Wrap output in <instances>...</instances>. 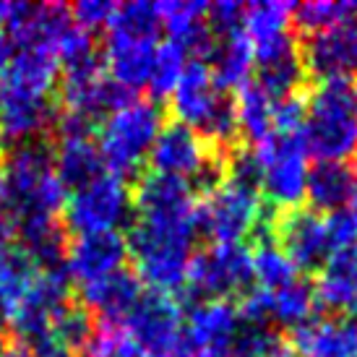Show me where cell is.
<instances>
[{
    "label": "cell",
    "mask_w": 357,
    "mask_h": 357,
    "mask_svg": "<svg viewBox=\"0 0 357 357\" xmlns=\"http://www.w3.org/2000/svg\"><path fill=\"white\" fill-rule=\"evenodd\" d=\"M199 238L196 206L144 208L128 229V258L136 261V277L149 289L175 295L185 287V274Z\"/></svg>",
    "instance_id": "1"
},
{
    "label": "cell",
    "mask_w": 357,
    "mask_h": 357,
    "mask_svg": "<svg viewBox=\"0 0 357 357\" xmlns=\"http://www.w3.org/2000/svg\"><path fill=\"white\" fill-rule=\"evenodd\" d=\"M159 34H162V21L157 3L149 0L118 3V10L105 29V42L100 50L109 79L130 94L146 89L154 52L159 47Z\"/></svg>",
    "instance_id": "2"
},
{
    "label": "cell",
    "mask_w": 357,
    "mask_h": 357,
    "mask_svg": "<svg viewBox=\"0 0 357 357\" xmlns=\"http://www.w3.org/2000/svg\"><path fill=\"white\" fill-rule=\"evenodd\" d=\"M3 206L10 222H24L34 217H58L68 190L55 175L52 149L42 139L16 144L3 159Z\"/></svg>",
    "instance_id": "3"
},
{
    "label": "cell",
    "mask_w": 357,
    "mask_h": 357,
    "mask_svg": "<svg viewBox=\"0 0 357 357\" xmlns=\"http://www.w3.org/2000/svg\"><path fill=\"white\" fill-rule=\"evenodd\" d=\"M175 120L196 130L214 149H232L238 141V115L232 94L219 86L204 60H188L178 86L169 94Z\"/></svg>",
    "instance_id": "4"
},
{
    "label": "cell",
    "mask_w": 357,
    "mask_h": 357,
    "mask_svg": "<svg viewBox=\"0 0 357 357\" xmlns=\"http://www.w3.org/2000/svg\"><path fill=\"white\" fill-rule=\"evenodd\" d=\"M307 157L316 162H349L357 157V91L352 84H316L305 102L300 130Z\"/></svg>",
    "instance_id": "5"
},
{
    "label": "cell",
    "mask_w": 357,
    "mask_h": 357,
    "mask_svg": "<svg viewBox=\"0 0 357 357\" xmlns=\"http://www.w3.org/2000/svg\"><path fill=\"white\" fill-rule=\"evenodd\" d=\"M162 126H165V115L154 100L133 97L112 115H107L97 133V146H100L105 169L123 180L139 175L149 162V151Z\"/></svg>",
    "instance_id": "6"
},
{
    "label": "cell",
    "mask_w": 357,
    "mask_h": 357,
    "mask_svg": "<svg viewBox=\"0 0 357 357\" xmlns=\"http://www.w3.org/2000/svg\"><path fill=\"white\" fill-rule=\"evenodd\" d=\"M264 199L261 193L232 180H225L196 204V229L211 240V245H238L250 235L266 229Z\"/></svg>",
    "instance_id": "7"
},
{
    "label": "cell",
    "mask_w": 357,
    "mask_h": 357,
    "mask_svg": "<svg viewBox=\"0 0 357 357\" xmlns=\"http://www.w3.org/2000/svg\"><path fill=\"white\" fill-rule=\"evenodd\" d=\"M141 357H196V349L185 334L183 305L175 295L144 289L139 303L123 318Z\"/></svg>",
    "instance_id": "8"
},
{
    "label": "cell",
    "mask_w": 357,
    "mask_h": 357,
    "mask_svg": "<svg viewBox=\"0 0 357 357\" xmlns=\"http://www.w3.org/2000/svg\"><path fill=\"white\" fill-rule=\"evenodd\" d=\"M146 165H151V172L185 180L206 193L222 183V154L178 120L162 126Z\"/></svg>",
    "instance_id": "9"
},
{
    "label": "cell",
    "mask_w": 357,
    "mask_h": 357,
    "mask_svg": "<svg viewBox=\"0 0 357 357\" xmlns=\"http://www.w3.org/2000/svg\"><path fill=\"white\" fill-rule=\"evenodd\" d=\"M133 214L136 204L128 180L105 172L84 188L70 190L63 206V227L73 229L76 235L120 232L133 222Z\"/></svg>",
    "instance_id": "10"
},
{
    "label": "cell",
    "mask_w": 357,
    "mask_h": 357,
    "mask_svg": "<svg viewBox=\"0 0 357 357\" xmlns=\"http://www.w3.org/2000/svg\"><path fill=\"white\" fill-rule=\"evenodd\" d=\"M261 162V199L279 211L298 208L305 201L307 151L300 136L271 133L266 141L253 146Z\"/></svg>",
    "instance_id": "11"
},
{
    "label": "cell",
    "mask_w": 357,
    "mask_h": 357,
    "mask_svg": "<svg viewBox=\"0 0 357 357\" xmlns=\"http://www.w3.org/2000/svg\"><path fill=\"white\" fill-rule=\"evenodd\" d=\"M185 284L196 300H232L253 284L248 245H206L188 264Z\"/></svg>",
    "instance_id": "12"
},
{
    "label": "cell",
    "mask_w": 357,
    "mask_h": 357,
    "mask_svg": "<svg viewBox=\"0 0 357 357\" xmlns=\"http://www.w3.org/2000/svg\"><path fill=\"white\" fill-rule=\"evenodd\" d=\"M58 107L52 94L29 86L26 81L0 70V133L6 141L26 144L42 139L45 130H52Z\"/></svg>",
    "instance_id": "13"
},
{
    "label": "cell",
    "mask_w": 357,
    "mask_h": 357,
    "mask_svg": "<svg viewBox=\"0 0 357 357\" xmlns=\"http://www.w3.org/2000/svg\"><path fill=\"white\" fill-rule=\"evenodd\" d=\"M70 303V279L58 271H40L31 287L10 305L8 328L21 344H34L50 334L55 316Z\"/></svg>",
    "instance_id": "14"
},
{
    "label": "cell",
    "mask_w": 357,
    "mask_h": 357,
    "mask_svg": "<svg viewBox=\"0 0 357 357\" xmlns=\"http://www.w3.org/2000/svg\"><path fill=\"white\" fill-rule=\"evenodd\" d=\"M268 232L298 271H321L334 256L324 214L313 208L298 206L279 211V217L268 225Z\"/></svg>",
    "instance_id": "15"
},
{
    "label": "cell",
    "mask_w": 357,
    "mask_h": 357,
    "mask_svg": "<svg viewBox=\"0 0 357 357\" xmlns=\"http://www.w3.org/2000/svg\"><path fill=\"white\" fill-rule=\"evenodd\" d=\"M305 76L303 52L292 29L253 45V84L274 102L295 97Z\"/></svg>",
    "instance_id": "16"
},
{
    "label": "cell",
    "mask_w": 357,
    "mask_h": 357,
    "mask_svg": "<svg viewBox=\"0 0 357 357\" xmlns=\"http://www.w3.org/2000/svg\"><path fill=\"white\" fill-rule=\"evenodd\" d=\"M300 52L305 73L318 84H352L357 79V19L310 34Z\"/></svg>",
    "instance_id": "17"
},
{
    "label": "cell",
    "mask_w": 357,
    "mask_h": 357,
    "mask_svg": "<svg viewBox=\"0 0 357 357\" xmlns=\"http://www.w3.org/2000/svg\"><path fill=\"white\" fill-rule=\"evenodd\" d=\"M73 26L70 10L63 3H10L6 37L16 50H58V42Z\"/></svg>",
    "instance_id": "18"
},
{
    "label": "cell",
    "mask_w": 357,
    "mask_h": 357,
    "mask_svg": "<svg viewBox=\"0 0 357 357\" xmlns=\"http://www.w3.org/2000/svg\"><path fill=\"white\" fill-rule=\"evenodd\" d=\"M128 264V240L123 232H89L68 243L63 271L70 282L89 284L115 274Z\"/></svg>",
    "instance_id": "19"
},
{
    "label": "cell",
    "mask_w": 357,
    "mask_h": 357,
    "mask_svg": "<svg viewBox=\"0 0 357 357\" xmlns=\"http://www.w3.org/2000/svg\"><path fill=\"white\" fill-rule=\"evenodd\" d=\"M133 100L128 89H123L120 84L107 76V70L76 76V79H60V102L63 112L79 115L86 123H97L120 109L126 102Z\"/></svg>",
    "instance_id": "20"
},
{
    "label": "cell",
    "mask_w": 357,
    "mask_h": 357,
    "mask_svg": "<svg viewBox=\"0 0 357 357\" xmlns=\"http://www.w3.org/2000/svg\"><path fill=\"white\" fill-rule=\"evenodd\" d=\"M185 316V334L196 352H227L243 328L232 300H193Z\"/></svg>",
    "instance_id": "21"
},
{
    "label": "cell",
    "mask_w": 357,
    "mask_h": 357,
    "mask_svg": "<svg viewBox=\"0 0 357 357\" xmlns=\"http://www.w3.org/2000/svg\"><path fill=\"white\" fill-rule=\"evenodd\" d=\"M289 344L298 357H357V321L316 313L292 328Z\"/></svg>",
    "instance_id": "22"
},
{
    "label": "cell",
    "mask_w": 357,
    "mask_h": 357,
    "mask_svg": "<svg viewBox=\"0 0 357 357\" xmlns=\"http://www.w3.org/2000/svg\"><path fill=\"white\" fill-rule=\"evenodd\" d=\"M208 3L201 0H165L157 3L162 31L169 42L180 45L190 60H206L214 37L206 26Z\"/></svg>",
    "instance_id": "23"
},
{
    "label": "cell",
    "mask_w": 357,
    "mask_h": 357,
    "mask_svg": "<svg viewBox=\"0 0 357 357\" xmlns=\"http://www.w3.org/2000/svg\"><path fill=\"white\" fill-rule=\"evenodd\" d=\"M316 289L318 305L331 310L334 316L357 321V243L337 250L318 271Z\"/></svg>",
    "instance_id": "24"
},
{
    "label": "cell",
    "mask_w": 357,
    "mask_h": 357,
    "mask_svg": "<svg viewBox=\"0 0 357 357\" xmlns=\"http://www.w3.org/2000/svg\"><path fill=\"white\" fill-rule=\"evenodd\" d=\"M144 295V284L136 271L120 268L105 279L81 284V300L91 316H100L105 324H123L133 305Z\"/></svg>",
    "instance_id": "25"
},
{
    "label": "cell",
    "mask_w": 357,
    "mask_h": 357,
    "mask_svg": "<svg viewBox=\"0 0 357 357\" xmlns=\"http://www.w3.org/2000/svg\"><path fill=\"white\" fill-rule=\"evenodd\" d=\"M13 235H19V248L29 258L37 271H58L63 268L68 238L58 217H34L13 225Z\"/></svg>",
    "instance_id": "26"
},
{
    "label": "cell",
    "mask_w": 357,
    "mask_h": 357,
    "mask_svg": "<svg viewBox=\"0 0 357 357\" xmlns=\"http://www.w3.org/2000/svg\"><path fill=\"white\" fill-rule=\"evenodd\" d=\"M52 165H55V175L66 190L84 188L86 183L107 172L94 136H63V139H58V146L52 149Z\"/></svg>",
    "instance_id": "27"
},
{
    "label": "cell",
    "mask_w": 357,
    "mask_h": 357,
    "mask_svg": "<svg viewBox=\"0 0 357 357\" xmlns=\"http://www.w3.org/2000/svg\"><path fill=\"white\" fill-rule=\"evenodd\" d=\"M204 63L225 91L243 89L248 81H253V45L243 29L214 37V45Z\"/></svg>",
    "instance_id": "28"
},
{
    "label": "cell",
    "mask_w": 357,
    "mask_h": 357,
    "mask_svg": "<svg viewBox=\"0 0 357 357\" xmlns=\"http://www.w3.org/2000/svg\"><path fill=\"white\" fill-rule=\"evenodd\" d=\"M352 180L355 172L347 162H316L307 169L305 199L313 211L331 214L347 208L352 201Z\"/></svg>",
    "instance_id": "29"
},
{
    "label": "cell",
    "mask_w": 357,
    "mask_h": 357,
    "mask_svg": "<svg viewBox=\"0 0 357 357\" xmlns=\"http://www.w3.org/2000/svg\"><path fill=\"white\" fill-rule=\"evenodd\" d=\"M261 289V287H258ZM264 292V305H266V324L268 326L298 328L305 321L316 316V289L303 277H295L292 282L282 284L277 289H261Z\"/></svg>",
    "instance_id": "30"
},
{
    "label": "cell",
    "mask_w": 357,
    "mask_h": 357,
    "mask_svg": "<svg viewBox=\"0 0 357 357\" xmlns=\"http://www.w3.org/2000/svg\"><path fill=\"white\" fill-rule=\"evenodd\" d=\"M238 133L248 139L250 146H258L274 133V100L266 97L253 81H248L235 97Z\"/></svg>",
    "instance_id": "31"
},
{
    "label": "cell",
    "mask_w": 357,
    "mask_h": 357,
    "mask_svg": "<svg viewBox=\"0 0 357 357\" xmlns=\"http://www.w3.org/2000/svg\"><path fill=\"white\" fill-rule=\"evenodd\" d=\"M250 266H253V282L261 289H277L300 277L298 268L292 266V261L274 243L271 232L261 235L256 240V245L250 248Z\"/></svg>",
    "instance_id": "32"
},
{
    "label": "cell",
    "mask_w": 357,
    "mask_h": 357,
    "mask_svg": "<svg viewBox=\"0 0 357 357\" xmlns=\"http://www.w3.org/2000/svg\"><path fill=\"white\" fill-rule=\"evenodd\" d=\"M292 10L295 6L287 0H256L248 3L243 10V31L256 45L261 40L277 37L282 31H289L292 26Z\"/></svg>",
    "instance_id": "33"
},
{
    "label": "cell",
    "mask_w": 357,
    "mask_h": 357,
    "mask_svg": "<svg viewBox=\"0 0 357 357\" xmlns=\"http://www.w3.org/2000/svg\"><path fill=\"white\" fill-rule=\"evenodd\" d=\"M352 19H357V0H307L292 10V26L307 37Z\"/></svg>",
    "instance_id": "34"
},
{
    "label": "cell",
    "mask_w": 357,
    "mask_h": 357,
    "mask_svg": "<svg viewBox=\"0 0 357 357\" xmlns=\"http://www.w3.org/2000/svg\"><path fill=\"white\" fill-rule=\"evenodd\" d=\"M188 60V52L183 50L180 45L169 40L159 42L157 52H154V63H151L149 81H146V89H149L151 100H169V94L178 86Z\"/></svg>",
    "instance_id": "35"
},
{
    "label": "cell",
    "mask_w": 357,
    "mask_h": 357,
    "mask_svg": "<svg viewBox=\"0 0 357 357\" xmlns=\"http://www.w3.org/2000/svg\"><path fill=\"white\" fill-rule=\"evenodd\" d=\"M229 357H298L287 339L271 326H245L235 337Z\"/></svg>",
    "instance_id": "36"
},
{
    "label": "cell",
    "mask_w": 357,
    "mask_h": 357,
    "mask_svg": "<svg viewBox=\"0 0 357 357\" xmlns=\"http://www.w3.org/2000/svg\"><path fill=\"white\" fill-rule=\"evenodd\" d=\"M37 274L40 271L34 268L29 258L24 256L21 248L8 245L6 250H0V300L13 305L31 287Z\"/></svg>",
    "instance_id": "37"
},
{
    "label": "cell",
    "mask_w": 357,
    "mask_h": 357,
    "mask_svg": "<svg viewBox=\"0 0 357 357\" xmlns=\"http://www.w3.org/2000/svg\"><path fill=\"white\" fill-rule=\"evenodd\" d=\"M94 326H97V324H94V316H91L86 307L76 305V303H68V305L55 316L47 337L58 339L60 344H66V347L79 352V349L86 347V342H89L91 334H94Z\"/></svg>",
    "instance_id": "38"
},
{
    "label": "cell",
    "mask_w": 357,
    "mask_h": 357,
    "mask_svg": "<svg viewBox=\"0 0 357 357\" xmlns=\"http://www.w3.org/2000/svg\"><path fill=\"white\" fill-rule=\"evenodd\" d=\"M81 352H84L81 357H141L139 347L133 344L123 324H105V321L94 326V334Z\"/></svg>",
    "instance_id": "39"
},
{
    "label": "cell",
    "mask_w": 357,
    "mask_h": 357,
    "mask_svg": "<svg viewBox=\"0 0 357 357\" xmlns=\"http://www.w3.org/2000/svg\"><path fill=\"white\" fill-rule=\"evenodd\" d=\"M68 10L73 26L94 34V31L107 29L115 10H118V3H112V0H79V3L68 6Z\"/></svg>",
    "instance_id": "40"
},
{
    "label": "cell",
    "mask_w": 357,
    "mask_h": 357,
    "mask_svg": "<svg viewBox=\"0 0 357 357\" xmlns=\"http://www.w3.org/2000/svg\"><path fill=\"white\" fill-rule=\"evenodd\" d=\"M243 10H245V3H238V0L208 3L206 26L211 31V37H225V34L243 29Z\"/></svg>",
    "instance_id": "41"
},
{
    "label": "cell",
    "mask_w": 357,
    "mask_h": 357,
    "mask_svg": "<svg viewBox=\"0 0 357 357\" xmlns=\"http://www.w3.org/2000/svg\"><path fill=\"white\" fill-rule=\"evenodd\" d=\"M324 222H326V235L334 253L357 243V211H352L349 206L324 214Z\"/></svg>",
    "instance_id": "42"
},
{
    "label": "cell",
    "mask_w": 357,
    "mask_h": 357,
    "mask_svg": "<svg viewBox=\"0 0 357 357\" xmlns=\"http://www.w3.org/2000/svg\"><path fill=\"white\" fill-rule=\"evenodd\" d=\"M303 123H305V100L300 94L274 102V133L300 136Z\"/></svg>",
    "instance_id": "43"
},
{
    "label": "cell",
    "mask_w": 357,
    "mask_h": 357,
    "mask_svg": "<svg viewBox=\"0 0 357 357\" xmlns=\"http://www.w3.org/2000/svg\"><path fill=\"white\" fill-rule=\"evenodd\" d=\"M29 347H31V352H34V357H81L76 349L60 344L58 339H52V337H42L40 342H34Z\"/></svg>",
    "instance_id": "44"
},
{
    "label": "cell",
    "mask_w": 357,
    "mask_h": 357,
    "mask_svg": "<svg viewBox=\"0 0 357 357\" xmlns=\"http://www.w3.org/2000/svg\"><path fill=\"white\" fill-rule=\"evenodd\" d=\"M13 240V222H10L6 206H0V250H6Z\"/></svg>",
    "instance_id": "45"
},
{
    "label": "cell",
    "mask_w": 357,
    "mask_h": 357,
    "mask_svg": "<svg viewBox=\"0 0 357 357\" xmlns=\"http://www.w3.org/2000/svg\"><path fill=\"white\" fill-rule=\"evenodd\" d=\"M3 357H34V352H31L29 344H21V342H16V344L3 347Z\"/></svg>",
    "instance_id": "46"
},
{
    "label": "cell",
    "mask_w": 357,
    "mask_h": 357,
    "mask_svg": "<svg viewBox=\"0 0 357 357\" xmlns=\"http://www.w3.org/2000/svg\"><path fill=\"white\" fill-rule=\"evenodd\" d=\"M10 55H13V47H10L8 37H6V31L0 29V70L8 66Z\"/></svg>",
    "instance_id": "47"
},
{
    "label": "cell",
    "mask_w": 357,
    "mask_h": 357,
    "mask_svg": "<svg viewBox=\"0 0 357 357\" xmlns=\"http://www.w3.org/2000/svg\"><path fill=\"white\" fill-rule=\"evenodd\" d=\"M8 324H10V305L0 300V337L8 331Z\"/></svg>",
    "instance_id": "48"
},
{
    "label": "cell",
    "mask_w": 357,
    "mask_h": 357,
    "mask_svg": "<svg viewBox=\"0 0 357 357\" xmlns=\"http://www.w3.org/2000/svg\"><path fill=\"white\" fill-rule=\"evenodd\" d=\"M352 172H355V180H352V201H349V208L357 211V169H352Z\"/></svg>",
    "instance_id": "49"
},
{
    "label": "cell",
    "mask_w": 357,
    "mask_h": 357,
    "mask_svg": "<svg viewBox=\"0 0 357 357\" xmlns=\"http://www.w3.org/2000/svg\"><path fill=\"white\" fill-rule=\"evenodd\" d=\"M8 10H10V3H0V29L6 26V19H8Z\"/></svg>",
    "instance_id": "50"
},
{
    "label": "cell",
    "mask_w": 357,
    "mask_h": 357,
    "mask_svg": "<svg viewBox=\"0 0 357 357\" xmlns=\"http://www.w3.org/2000/svg\"><path fill=\"white\" fill-rule=\"evenodd\" d=\"M196 357H229L227 352H196Z\"/></svg>",
    "instance_id": "51"
},
{
    "label": "cell",
    "mask_w": 357,
    "mask_h": 357,
    "mask_svg": "<svg viewBox=\"0 0 357 357\" xmlns=\"http://www.w3.org/2000/svg\"><path fill=\"white\" fill-rule=\"evenodd\" d=\"M0 159H6V139H3V133H0Z\"/></svg>",
    "instance_id": "52"
},
{
    "label": "cell",
    "mask_w": 357,
    "mask_h": 357,
    "mask_svg": "<svg viewBox=\"0 0 357 357\" xmlns=\"http://www.w3.org/2000/svg\"><path fill=\"white\" fill-rule=\"evenodd\" d=\"M0 206H3V180H0Z\"/></svg>",
    "instance_id": "53"
},
{
    "label": "cell",
    "mask_w": 357,
    "mask_h": 357,
    "mask_svg": "<svg viewBox=\"0 0 357 357\" xmlns=\"http://www.w3.org/2000/svg\"><path fill=\"white\" fill-rule=\"evenodd\" d=\"M0 357H3V344H0Z\"/></svg>",
    "instance_id": "54"
},
{
    "label": "cell",
    "mask_w": 357,
    "mask_h": 357,
    "mask_svg": "<svg viewBox=\"0 0 357 357\" xmlns=\"http://www.w3.org/2000/svg\"><path fill=\"white\" fill-rule=\"evenodd\" d=\"M355 91H357V89H355Z\"/></svg>",
    "instance_id": "55"
}]
</instances>
